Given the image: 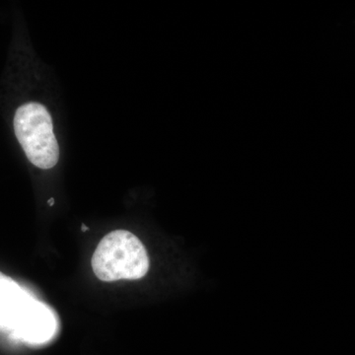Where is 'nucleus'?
Returning a JSON list of instances; mask_svg holds the SVG:
<instances>
[{
  "label": "nucleus",
  "mask_w": 355,
  "mask_h": 355,
  "mask_svg": "<svg viewBox=\"0 0 355 355\" xmlns=\"http://www.w3.org/2000/svg\"><path fill=\"white\" fill-rule=\"evenodd\" d=\"M13 130L31 164L39 169L55 167L60 159V146L53 132V119L41 103H23L13 116Z\"/></svg>",
  "instance_id": "f03ea898"
},
{
  "label": "nucleus",
  "mask_w": 355,
  "mask_h": 355,
  "mask_svg": "<svg viewBox=\"0 0 355 355\" xmlns=\"http://www.w3.org/2000/svg\"><path fill=\"white\" fill-rule=\"evenodd\" d=\"M43 302L0 272V331L17 338Z\"/></svg>",
  "instance_id": "7ed1b4c3"
},
{
  "label": "nucleus",
  "mask_w": 355,
  "mask_h": 355,
  "mask_svg": "<svg viewBox=\"0 0 355 355\" xmlns=\"http://www.w3.org/2000/svg\"><path fill=\"white\" fill-rule=\"evenodd\" d=\"M86 230H89V228L86 227V226L84 225V224H83V231H86Z\"/></svg>",
  "instance_id": "20e7f679"
},
{
  "label": "nucleus",
  "mask_w": 355,
  "mask_h": 355,
  "mask_svg": "<svg viewBox=\"0 0 355 355\" xmlns=\"http://www.w3.org/2000/svg\"><path fill=\"white\" fill-rule=\"evenodd\" d=\"M96 277L105 282L140 279L149 270L146 247L132 232L116 230L105 236L92 258Z\"/></svg>",
  "instance_id": "f257e3e1"
},
{
  "label": "nucleus",
  "mask_w": 355,
  "mask_h": 355,
  "mask_svg": "<svg viewBox=\"0 0 355 355\" xmlns=\"http://www.w3.org/2000/svg\"><path fill=\"white\" fill-rule=\"evenodd\" d=\"M53 198H51V200H50V205H53Z\"/></svg>",
  "instance_id": "39448f33"
}]
</instances>
